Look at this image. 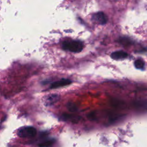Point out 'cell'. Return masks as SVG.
Returning <instances> with one entry per match:
<instances>
[{
    "mask_svg": "<svg viewBox=\"0 0 147 147\" xmlns=\"http://www.w3.org/2000/svg\"><path fill=\"white\" fill-rule=\"evenodd\" d=\"M83 44L79 40H67L63 42L62 48L64 50L74 53H79L83 49Z\"/></svg>",
    "mask_w": 147,
    "mask_h": 147,
    "instance_id": "1",
    "label": "cell"
},
{
    "mask_svg": "<svg viewBox=\"0 0 147 147\" xmlns=\"http://www.w3.org/2000/svg\"><path fill=\"white\" fill-rule=\"evenodd\" d=\"M36 133V129L32 126L21 127L17 131V135L21 138H32Z\"/></svg>",
    "mask_w": 147,
    "mask_h": 147,
    "instance_id": "2",
    "label": "cell"
},
{
    "mask_svg": "<svg viewBox=\"0 0 147 147\" xmlns=\"http://www.w3.org/2000/svg\"><path fill=\"white\" fill-rule=\"evenodd\" d=\"M92 19L100 25H105L107 22V18L104 13L99 11L95 13L92 16Z\"/></svg>",
    "mask_w": 147,
    "mask_h": 147,
    "instance_id": "3",
    "label": "cell"
},
{
    "mask_svg": "<svg viewBox=\"0 0 147 147\" xmlns=\"http://www.w3.org/2000/svg\"><path fill=\"white\" fill-rule=\"evenodd\" d=\"M72 83V81L69 79H62L60 80L55 82L52 83L50 86L51 88H57L59 87L65 86L67 85L70 84Z\"/></svg>",
    "mask_w": 147,
    "mask_h": 147,
    "instance_id": "4",
    "label": "cell"
},
{
    "mask_svg": "<svg viewBox=\"0 0 147 147\" xmlns=\"http://www.w3.org/2000/svg\"><path fill=\"white\" fill-rule=\"evenodd\" d=\"M60 98V96L57 94H51L47 96L45 99V103L47 106H50L55 104L57 102Z\"/></svg>",
    "mask_w": 147,
    "mask_h": 147,
    "instance_id": "5",
    "label": "cell"
},
{
    "mask_svg": "<svg viewBox=\"0 0 147 147\" xmlns=\"http://www.w3.org/2000/svg\"><path fill=\"white\" fill-rule=\"evenodd\" d=\"M128 56V54L124 51H118L113 52L111 54V57L115 60H119V59H123L127 58Z\"/></svg>",
    "mask_w": 147,
    "mask_h": 147,
    "instance_id": "6",
    "label": "cell"
},
{
    "mask_svg": "<svg viewBox=\"0 0 147 147\" xmlns=\"http://www.w3.org/2000/svg\"><path fill=\"white\" fill-rule=\"evenodd\" d=\"M134 67L138 69H143L144 68L145 63L144 60L141 59H138L134 61Z\"/></svg>",
    "mask_w": 147,
    "mask_h": 147,
    "instance_id": "7",
    "label": "cell"
},
{
    "mask_svg": "<svg viewBox=\"0 0 147 147\" xmlns=\"http://www.w3.org/2000/svg\"><path fill=\"white\" fill-rule=\"evenodd\" d=\"M55 142V140L51 139V140H48L47 141H45L41 143H40L38 146L40 147H49L51 146Z\"/></svg>",
    "mask_w": 147,
    "mask_h": 147,
    "instance_id": "8",
    "label": "cell"
},
{
    "mask_svg": "<svg viewBox=\"0 0 147 147\" xmlns=\"http://www.w3.org/2000/svg\"><path fill=\"white\" fill-rule=\"evenodd\" d=\"M63 117L65 119H69V120H72V121L73 122H77L79 120V117H77L76 116H74V115H71L70 114H63Z\"/></svg>",
    "mask_w": 147,
    "mask_h": 147,
    "instance_id": "9",
    "label": "cell"
},
{
    "mask_svg": "<svg viewBox=\"0 0 147 147\" xmlns=\"http://www.w3.org/2000/svg\"><path fill=\"white\" fill-rule=\"evenodd\" d=\"M68 109L71 111H76L78 110L76 106L72 102H68L67 105Z\"/></svg>",
    "mask_w": 147,
    "mask_h": 147,
    "instance_id": "10",
    "label": "cell"
},
{
    "mask_svg": "<svg viewBox=\"0 0 147 147\" xmlns=\"http://www.w3.org/2000/svg\"><path fill=\"white\" fill-rule=\"evenodd\" d=\"M119 41L121 43V44L124 45H126V46H127L128 45L131 44V41L130 40H129V38H126V37L121 38L120 40H119Z\"/></svg>",
    "mask_w": 147,
    "mask_h": 147,
    "instance_id": "11",
    "label": "cell"
}]
</instances>
